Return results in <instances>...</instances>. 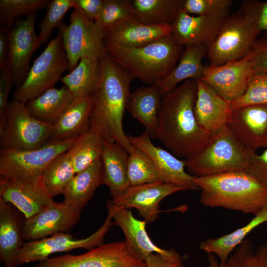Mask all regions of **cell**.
<instances>
[{
	"label": "cell",
	"instance_id": "1",
	"mask_svg": "<svg viewBox=\"0 0 267 267\" xmlns=\"http://www.w3.org/2000/svg\"><path fill=\"white\" fill-rule=\"evenodd\" d=\"M196 80H187L162 97L156 138L178 158L187 159L213 136L199 125L194 114Z\"/></svg>",
	"mask_w": 267,
	"mask_h": 267
},
{
	"label": "cell",
	"instance_id": "2",
	"mask_svg": "<svg viewBox=\"0 0 267 267\" xmlns=\"http://www.w3.org/2000/svg\"><path fill=\"white\" fill-rule=\"evenodd\" d=\"M100 62V79L94 93L89 127L104 139L116 142L130 153L133 145L124 131L123 119L134 78L106 52Z\"/></svg>",
	"mask_w": 267,
	"mask_h": 267
},
{
	"label": "cell",
	"instance_id": "3",
	"mask_svg": "<svg viewBox=\"0 0 267 267\" xmlns=\"http://www.w3.org/2000/svg\"><path fill=\"white\" fill-rule=\"evenodd\" d=\"M204 206L258 214L267 206V186L246 171L195 177Z\"/></svg>",
	"mask_w": 267,
	"mask_h": 267
},
{
	"label": "cell",
	"instance_id": "4",
	"mask_svg": "<svg viewBox=\"0 0 267 267\" xmlns=\"http://www.w3.org/2000/svg\"><path fill=\"white\" fill-rule=\"evenodd\" d=\"M104 44L106 52L113 61L149 85L164 80L174 69L184 50V46L172 35L138 47Z\"/></svg>",
	"mask_w": 267,
	"mask_h": 267
},
{
	"label": "cell",
	"instance_id": "5",
	"mask_svg": "<svg viewBox=\"0 0 267 267\" xmlns=\"http://www.w3.org/2000/svg\"><path fill=\"white\" fill-rule=\"evenodd\" d=\"M261 3L244 1L235 12L225 18L215 39L206 47L210 66L240 59L251 51L261 32L258 18Z\"/></svg>",
	"mask_w": 267,
	"mask_h": 267
},
{
	"label": "cell",
	"instance_id": "6",
	"mask_svg": "<svg viewBox=\"0 0 267 267\" xmlns=\"http://www.w3.org/2000/svg\"><path fill=\"white\" fill-rule=\"evenodd\" d=\"M79 136L49 140L35 149H0V175L13 182L46 191L43 181L44 172L56 157L71 148Z\"/></svg>",
	"mask_w": 267,
	"mask_h": 267
},
{
	"label": "cell",
	"instance_id": "7",
	"mask_svg": "<svg viewBox=\"0 0 267 267\" xmlns=\"http://www.w3.org/2000/svg\"><path fill=\"white\" fill-rule=\"evenodd\" d=\"M251 151L227 126L202 149L186 159V170L195 177L247 171Z\"/></svg>",
	"mask_w": 267,
	"mask_h": 267
},
{
	"label": "cell",
	"instance_id": "8",
	"mask_svg": "<svg viewBox=\"0 0 267 267\" xmlns=\"http://www.w3.org/2000/svg\"><path fill=\"white\" fill-rule=\"evenodd\" d=\"M52 124L31 115L25 103L9 102L0 120V149L28 150L43 146L49 138Z\"/></svg>",
	"mask_w": 267,
	"mask_h": 267
},
{
	"label": "cell",
	"instance_id": "9",
	"mask_svg": "<svg viewBox=\"0 0 267 267\" xmlns=\"http://www.w3.org/2000/svg\"><path fill=\"white\" fill-rule=\"evenodd\" d=\"M67 70L68 60L59 34L34 60L24 81L14 91L13 100L25 103L38 97L53 88Z\"/></svg>",
	"mask_w": 267,
	"mask_h": 267
},
{
	"label": "cell",
	"instance_id": "10",
	"mask_svg": "<svg viewBox=\"0 0 267 267\" xmlns=\"http://www.w3.org/2000/svg\"><path fill=\"white\" fill-rule=\"evenodd\" d=\"M69 24L58 26L70 72L85 57L101 59L106 53L104 34L94 22L86 18L78 10L72 12Z\"/></svg>",
	"mask_w": 267,
	"mask_h": 267
},
{
	"label": "cell",
	"instance_id": "11",
	"mask_svg": "<svg viewBox=\"0 0 267 267\" xmlns=\"http://www.w3.org/2000/svg\"><path fill=\"white\" fill-rule=\"evenodd\" d=\"M108 215L103 224L88 237L75 239L65 232H60L49 237L24 243L14 259L11 267L24 264L44 260L52 254L67 252L78 248L91 250L103 244L104 238L111 225L112 213L107 208Z\"/></svg>",
	"mask_w": 267,
	"mask_h": 267
},
{
	"label": "cell",
	"instance_id": "12",
	"mask_svg": "<svg viewBox=\"0 0 267 267\" xmlns=\"http://www.w3.org/2000/svg\"><path fill=\"white\" fill-rule=\"evenodd\" d=\"M140 259L120 241L102 244L79 255H64L39 262L34 267H146Z\"/></svg>",
	"mask_w": 267,
	"mask_h": 267
},
{
	"label": "cell",
	"instance_id": "13",
	"mask_svg": "<svg viewBox=\"0 0 267 267\" xmlns=\"http://www.w3.org/2000/svg\"><path fill=\"white\" fill-rule=\"evenodd\" d=\"M131 143L144 152L152 161L160 180L177 186L182 190L200 189L193 176L186 171V159L181 160L161 147L155 146L146 132L139 135H128Z\"/></svg>",
	"mask_w": 267,
	"mask_h": 267
},
{
	"label": "cell",
	"instance_id": "14",
	"mask_svg": "<svg viewBox=\"0 0 267 267\" xmlns=\"http://www.w3.org/2000/svg\"><path fill=\"white\" fill-rule=\"evenodd\" d=\"M253 74L250 51L240 59L207 66L200 80L230 102L244 94Z\"/></svg>",
	"mask_w": 267,
	"mask_h": 267
},
{
	"label": "cell",
	"instance_id": "15",
	"mask_svg": "<svg viewBox=\"0 0 267 267\" xmlns=\"http://www.w3.org/2000/svg\"><path fill=\"white\" fill-rule=\"evenodd\" d=\"M36 12L23 19H17L9 30V49L7 67L13 83L18 87L24 81L30 69L31 56L39 46L35 30Z\"/></svg>",
	"mask_w": 267,
	"mask_h": 267
},
{
	"label": "cell",
	"instance_id": "16",
	"mask_svg": "<svg viewBox=\"0 0 267 267\" xmlns=\"http://www.w3.org/2000/svg\"><path fill=\"white\" fill-rule=\"evenodd\" d=\"M81 212L64 201L49 203L43 210L26 219L23 225L24 240L44 238L69 231L79 221Z\"/></svg>",
	"mask_w": 267,
	"mask_h": 267
},
{
	"label": "cell",
	"instance_id": "17",
	"mask_svg": "<svg viewBox=\"0 0 267 267\" xmlns=\"http://www.w3.org/2000/svg\"><path fill=\"white\" fill-rule=\"evenodd\" d=\"M106 205L112 211L114 223L122 230L126 245L140 259L145 262L152 253H158L174 260L181 259L174 249H164L154 244L146 230V222L136 219L130 210L116 206L111 200Z\"/></svg>",
	"mask_w": 267,
	"mask_h": 267
},
{
	"label": "cell",
	"instance_id": "18",
	"mask_svg": "<svg viewBox=\"0 0 267 267\" xmlns=\"http://www.w3.org/2000/svg\"><path fill=\"white\" fill-rule=\"evenodd\" d=\"M229 10L215 14L193 16L183 10L179 12L171 25V35L185 47L204 45L214 41Z\"/></svg>",
	"mask_w": 267,
	"mask_h": 267
},
{
	"label": "cell",
	"instance_id": "19",
	"mask_svg": "<svg viewBox=\"0 0 267 267\" xmlns=\"http://www.w3.org/2000/svg\"><path fill=\"white\" fill-rule=\"evenodd\" d=\"M182 190L175 185L163 182L130 186L119 197L111 200L117 207L135 208L146 223L158 217L159 204L165 197Z\"/></svg>",
	"mask_w": 267,
	"mask_h": 267
},
{
	"label": "cell",
	"instance_id": "20",
	"mask_svg": "<svg viewBox=\"0 0 267 267\" xmlns=\"http://www.w3.org/2000/svg\"><path fill=\"white\" fill-rule=\"evenodd\" d=\"M228 127L248 150L256 152L267 147V104H251L232 110Z\"/></svg>",
	"mask_w": 267,
	"mask_h": 267
},
{
	"label": "cell",
	"instance_id": "21",
	"mask_svg": "<svg viewBox=\"0 0 267 267\" xmlns=\"http://www.w3.org/2000/svg\"><path fill=\"white\" fill-rule=\"evenodd\" d=\"M197 91L194 114L199 126L215 135L228 126L232 110L226 101L201 80H196Z\"/></svg>",
	"mask_w": 267,
	"mask_h": 267
},
{
	"label": "cell",
	"instance_id": "22",
	"mask_svg": "<svg viewBox=\"0 0 267 267\" xmlns=\"http://www.w3.org/2000/svg\"><path fill=\"white\" fill-rule=\"evenodd\" d=\"M171 33L170 25H149L133 20L105 31L104 42L125 47H138L171 35Z\"/></svg>",
	"mask_w": 267,
	"mask_h": 267
},
{
	"label": "cell",
	"instance_id": "23",
	"mask_svg": "<svg viewBox=\"0 0 267 267\" xmlns=\"http://www.w3.org/2000/svg\"><path fill=\"white\" fill-rule=\"evenodd\" d=\"M129 153L116 142L104 139L101 157L104 184L109 188L112 200L119 197L130 186L128 175Z\"/></svg>",
	"mask_w": 267,
	"mask_h": 267
},
{
	"label": "cell",
	"instance_id": "24",
	"mask_svg": "<svg viewBox=\"0 0 267 267\" xmlns=\"http://www.w3.org/2000/svg\"><path fill=\"white\" fill-rule=\"evenodd\" d=\"M0 197L14 206L28 219L43 210L53 201L48 193L0 177Z\"/></svg>",
	"mask_w": 267,
	"mask_h": 267
},
{
	"label": "cell",
	"instance_id": "25",
	"mask_svg": "<svg viewBox=\"0 0 267 267\" xmlns=\"http://www.w3.org/2000/svg\"><path fill=\"white\" fill-rule=\"evenodd\" d=\"M94 94L74 98L60 118L52 124L49 140L77 137L89 127Z\"/></svg>",
	"mask_w": 267,
	"mask_h": 267
},
{
	"label": "cell",
	"instance_id": "26",
	"mask_svg": "<svg viewBox=\"0 0 267 267\" xmlns=\"http://www.w3.org/2000/svg\"><path fill=\"white\" fill-rule=\"evenodd\" d=\"M163 95L158 85L136 89L130 93L127 109L145 128L151 138H155Z\"/></svg>",
	"mask_w": 267,
	"mask_h": 267
},
{
	"label": "cell",
	"instance_id": "27",
	"mask_svg": "<svg viewBox=\"0 0 267 267\" xmlns=\"http://www.w3.org/2000/svg\"><path fill=\"white\" fill-rule=\"evenodd\" d=\"M10 203L0 197V260L4 267H11L22 247L24 222Z\"/></svg>",
	"mask_w": 267,
	"mask_h": 267
},
{
	"label": "cell",
	"instance_id": "28",
	"mask_svg": "<svg viewBox=\"0 0 267 267\" xmlns=\"http://www.w3.org/2000/svg\"><path fill=\"white\" fill-rule=\"evenodd\" d=\"M102 184H104V176L100 159L76 174L63 192V201L81 212Z\"/></svg>",
	"mask_w": 267,
	"mask_h": 267
},
{
	"label": "cell",
	"instance_id": "29",
	"mask_svg": "<svg viewBox=\"0 0 267 267\" xmlns=\"http://www.w3.org/2000/svg\"><path fill=\"white\" fill-rule=\"evenodd\" d=\"M206 55L207 49L204 45L185 47L174 69L157 84L162 94L172 90L182 81L200 79L207 67L202 63Z\"/></svg>",
	"mask_w": 267,
	"mask_h": 267
},
{
	"label": "cell",
	"instance_id": "30",
	"mask_svg": "<svg viewBox=\"0 0 267 267\" xmlns=\"http://www.w3.org/2000/svg\"><path fill=\"white\" fill-rule=\"evenodd\" d=\"M74 97L64 86L51 88L38 97L25 103L29 113L34 118L53 124L65 112Z\"/></svg>",
	"mask_w": 267,
	"mask_h": 267
},
{
	"label": "cell",
	"instance_id": "31",
	"mask_svg": "<svg viewBox=\"0 0 267 267\" xmlns=\"http://www.w3.org/2000/svg\"><path fill=\"white\" fill-rule=\"evenodd\" d=\"M101 75L100 59L85 57L61 82L70 90L74 98L94 94Z\"/></svg>",
	"mask_w": 267,
	"mask_h": 267
},
{
	"label": "cell",
	"instance_id": "32",
	"mask_svg": "<svg viewBox=\"0 0 267 267\" xmlns=\"http://www.w3.org/2000/svg\"><path fill=\"white\" fill-rule=\"evenodd\" d=\"M267 222V206L255 216L247 224L233 232L216 238H208L199 244L200 249L217 256L221 262H225L234 250L256 227Z\"/></svg>",
	"mask_w": 267,
	"mask_h": 267
},
{
	"label": "cell",
	"instance_id": "33",
	"mask_svg": "<svg viewBox=\"0 0 267 267\" xmlns=\"http://www.w3.org/2000/svg\"><path fill=\"white\" fill-rule=\"evenodd\" d=\"M184 0H131L136 20L149 25H172Z\"/></svg>",
	"mask_w": 267,
	"mask_h": 267
},
{
	"label": "cell",
	"instance_id": "34",
	"mask_svg": "<svg viewBox=\"0 0 267 267\" xmlns=\"http://www.w3.org/2000/svg\"><path fill=\"white\" fill-rule=\"evenodd\" d=\"M103 140L101 135L90 127L79 135L68 151L76 174L101 159Z\"/></svg>",
	"mask_w": 267,
	"mask_h": 267
},
{
	"label": "cell",
	"instance_id": "35",
	"mask_svg": "<svg viewBox=\"0 0 267 267\" xmlns=\"http://www.w3.org/2000/svg\"><path fill=\"white\" fill-rule=\"evenodd\" d=\"M209 267H267V242L254 249L249 240L243 241L224 262H219L214 254L208 257Z\"/></svg>",
	"mask_w": 267,
	"mask_h": 267
},
{
	"label": "cell",
	"instance_id": "36",
	"mask_svg": "<svg viewBox=\"0 0 267 267\" xmlns=\"http://www.w3.org/2000/svg\"><path fill=\"white\" fill-rule=\"evenodd\" d=\"M68 151L56 157L43 174L44 185L52 197L63 194L76 174Z\"/></svg>",
	"mask_w": 267,
	"mask_h": 267
},
{
	"label": "cell",
	"instance_id": "37",
	"mask_svg": "<svg viewBox=\"0 0 267 267\" xmlns=\"http://www.w3.org/2000/svg\"><path fill=\"white\" fill-rule=\"evenodd\" d=\"M133 20L136 18L131 0H105L94 23L104 34L109 29Z\"/></svg>",
	"mask_w": 267,
	"mask_h": 267
},
{
	"label": "cell",
	"instance_id": "38",
	"mask_svg": "<svg viewBox=\"0 0 267 267\" xmlns=\"http://www.w3.org/2000/svg\"><path fill=\"white\" fill-rule=\"evenodd\" d=\"M128 175L130 186L162 182L148 156L134 145L129 153Z\"/></svg>",
	"mask_w": 267,
	"mask_h": 267
},
{
	"label": "cell",
	"instance_id": "39",
	"mask_svg": "<svg viewBox=\"0 0 267 267\" xmlns=\"http://www.w3.org/2000/svg\"><path fill=\"white\" fill-rule=\"evenodd\" d=\"M49 2L48 0H0V26L10 30L17 17L36 12L47 6Z\"/></svg>",
	"mask_w": 267,
	"mask_h": 267
},
{
	"label": "cell",
	"instance_id": "40",
	"mask_svg": "<svg viewBox=\"0 0 267 267\" xmlns=\"http://www.w3.org/2000/svg\"><path fill=\"white\" fill-rule=\"evenodd\" d=\"M73 7V0L50 1L46 14L39 24L40 32L38 35L39 46L48 40L53 30L61 24L64 15Z\"/></svg>",
	"mask_w": 267,
	"mask_h": 267
},
{
	"label": "cell",
	"instance_id": "41",
	"mask_svg": "<svg viewBox=\"0 0 267 267\" xmlns=\"http://www.w3.org/2000/svg\"><path fill=\"white\" fill-rule=\"evenodd\" d=\"M229 104L232 110L251 104H267V74H253L246 91Z\"/></svg>",
	"mask_w": 267,
	"mask_h": 267
},
{
	"label": "cell",
	"instance_id": "42",
	"mask_svg": "<svg viewBox=\"0 0 267 267\" xmlns=\"http://www.w3.org/2000/svg\"><path fill=\"white\" fill-rule=\"evenodd\" d=\"M231 0H184L183 10L191 15H211L229 10Z\"/></svg>",
	"mask_w": 267,
	"mask_h": 267
},
{
	"label": "cell",
	"instance_id": "43",
	"mask_svg": "<svg viewBox=\"0 0 267 267\" xmlns=\"http://www.w3.org/2000/svg\"><path fill=\"white\" fill-rule=\"evenodd\" d=\"M247 172L267 186V148L260 154L251 152Z\"/></svg>",
	"mask_w": 267,
	"mask_h": 267
},
{
	"label": "cell",
	"instance_id": "44",
	"mask_svg": "<svg viewBox=\"0 0 267 267\" xmlns=\"http://www.w3.org/2000/svg\"><path fill=\"white\" fill-rule=\"evenodd\" d=\"M251 54L253 74H267V40L256 42Z\"/></svg>",
	"mask_w": 267,
	"mask_h": 267
},
{
	"label": "cell",
	"instance_id": "45",
	"mask_svg": "<svg viewBox=\"0 0 267 267\" xmlns=\"http://www.w3.org/2000/svg\"><path fill=\"white\" fill-rule=\"evenodd\" d=\"M105 0H73V9L78 10L88 19L94 22L100 14Z\"/></svg>",
	"mask_w": 267,
	"mask_h": 267
},
{
	"label": "cell",
	"instance_id": "46",
	"mask_svg": "<svg viewBox=\"0 0 267 267\" xmlns=\"http://www.w3.org/2000/svg\"><path fill=\"white\" fill-rule=\"evenodd\" d=\"M0 120L5 114L9 103L8 98L13 83L11 72L7 67L0 70Z\"/></svg>",
	"mask_w": 267,
	"mask_h": 267
},
{
	"label": "cell",
	"instance_id": "47",
	"mask_svg": "<svg viewBox=\"0 0 267 267\" xmlns=\"http://www.w3.org/2000/svg\"><path fill=\"white\" fill-rule=\"evenodd\" d=\"M146 267H183L182 260H174L158 253L148 255Z\"/></svg>",
	"mask_w": 267,
	"mask_h": 267
},
{
	"label": "cell",
	"instance_id": "48",
	"mask_svg": "<svg viewBox=\"0 0 267 267\" xmlns=\"http://www.w3.org/2000/svg\"><path fill=\"white\" fill-rule=\"evenodd\" d=\"M9 49V30L0 26V70L7 66Z\"/></svg>",
	"mask_w": 267,
	"mask_h": 267
},
{
	"label": "cell",
	"instance_id": "49",
	"mask_svg": "<svg viewBox=\"0 0 267 267\" xmlns=\"http://www.w3.org/2000/svg\"><path fill=\"white\" fill-rule=\"evenodd\" d=\"M258 25L261 31L267 32V1L261 3L259 13Z\"/></svg>",
	"mask_w": 267,
	"mask_h": 267
},
{
	"label": "cell",
	"instance_id": "50",
	"mask_svg": "<svg viewBox=\"0 0 267 267\" xmlns=\"http://www.w3.org/2000/svg\"><path fill=\"white\" fill-rule=\"evenodd\" d=\"M266 225L267 227V222L266 223Z\"/></svg>",
	"mask_w": 267,
	"mask_h": 267
}]
</instances>
